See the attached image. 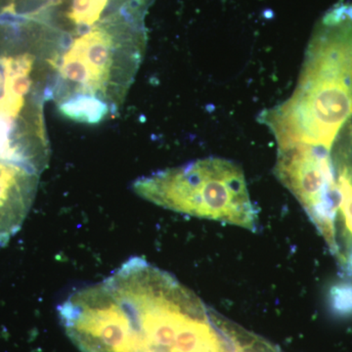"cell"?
I'll return each instance as SVG.
<instances>
[{"label": "cell", "instance_id": "1", "mask_svg": "<svg viewBox=\"0 0 352 352\" xmlns=\"http://www.w3.org/2000/svg\"><path fill=\"white\" fill-rule=\"evenodd\" d=\"M82 352H219L223 316L170 273L131 258L58 307Z\"/></svg>", "mask_w": 352, "mask_h": 352}, {"label": "cell", "instance_id": "2", "mask_svg": "<svg viewBox=\"0 0 352 352\" xmlns=\"http://www.w3.org/2000/svg\"><path fill=\"white\" fill-rule=\"evenodd\" d=\"M352 119V3L340 2L315 25L295 90L259 115L278 148L331 147Z\"/></svg>", "mask_w": 352, "mask_h": 352}, {"label": "cell", "instance_id": "3", "mask_svg": "<svg viewBox=\"0 0 352 352\" xmlns=\"http://www.w3.org/2000/svg\"><path fill=\"white\" fill-rule=\"evenodd\" d=\"M61 36L41 23L0 24V159L39 175L50 164L44 105L52 100Z\"/></svg>", "mask_w": 352, "mask_h": 352}, {"label": "cell", "instance_id": "4", "mask_svg": "<svg viewBox=\"0 0 352 352\" xmlns=\"http://www.w3.org/2000/svg\"><path fill=\"white\" fill-rule=\"evenodd\" d=\"M144 21L124 17L78 36L64 32L52 100L63 117L98 124L116 117L144 57Z\"/></svg>", "mask_w": 352, "mask_h": 352}, {"label": "cell", "instance_id": "5", "mask_svg": "<svg viewBox=\"0 0 352 352\" xmlns=\"http://www.w3.org/2000/svg\"><path fill=\"white\" fill-rule=\"evenodd\" d=\"M134 193L166 210L252 232L258 228L244 171L224 157H208L139 178Z\"/></svg>", "mask_w": 352, "mask_h": 352}, {"label": "cell", "instance_id": "6", "mask_svg": "<svg viewBox=\"0 0 352 352\" xmlns=\"http://www.w3.org/2000/svg\"><path fill=\"white\" fill-rule=\"evenodd\" d=\"M39 175L24 164L0 159V245L19 232L36 199Z\"/></svg>", "mask_w": 352, "mask_h": 352}, {"label": "cell", "instance_id": "7", "mask_svg": "<svg viewBox=\"0 0 352 352\" xmlns=\"http://www.w3.org/2000/svg\"><path fill=\"white\" fill-rule=\"evenodd\" d=\"M330 305L335 314L352 315V283L335 285L329 294Z\"/></svg>", "mask_w": 352, "mask_h": 352}]
</instances>
